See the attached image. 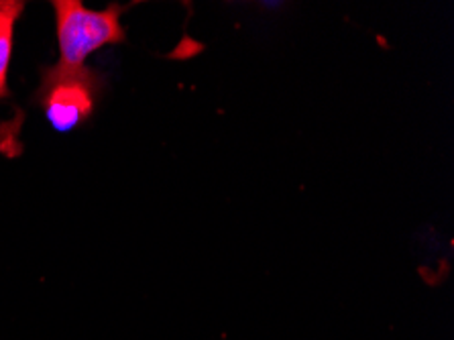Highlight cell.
Wrapping results in <instances>:
<instances>
[{"label": "cell", "instance_id": "cell-1", "mask_svg": "<svg viewBox=\"0 0 454 340\" xmlns=\"http://www.w3.org/2000/svg\"><path fill=\"white\" fill-rule=\"evenodd\" d=\"M53 11L58 20L59 61L47 72L50 75L82 74L92 51L125 41L121 25L122 6L119 4H110L106 11H90L78 0H55Z\"/></svg>", "mask_w": 454, "mask_h": 340}, {"label": "cell", "instance_id": "cell-2", "mask_svg": "<svg viewBox=\"0 0 454 340\" xmlns=\"http://www.w3.org/2000/svg\"><path fill=\"white\" fill-rule=\"evenodd\" d=\"M96 75L84 69L75 75H50L43 80V108L47 121L59 133H70L92 115Z\"/></svg>", "mask_w": 454, "mask_h": 340}, {"label": "cell", "instance_id": "cell-3", "mask_svg": "<svg viewBox=\"0 0 454 340\" xmlns=\"http://www.w3.org/2000/svg\"><path fill=\"white\" fill-rule=\"evenodd\" d=\"M23 3H15V0H0V96H6L12 35H15V23L23 12Z\"/></svg>", "mask_w": 454, "mask_h": 340}]
</instances>
